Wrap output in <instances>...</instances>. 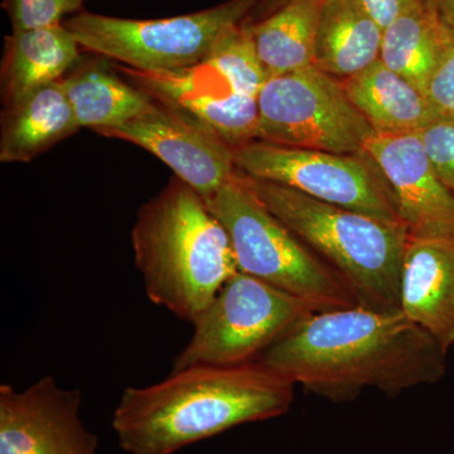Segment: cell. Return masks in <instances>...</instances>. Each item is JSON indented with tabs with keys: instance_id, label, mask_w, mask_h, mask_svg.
I'll return each instance as SVG.
<instances>
[{
	"instance_id": "e0dca14e",
	"label": "cell",
	"mask_w": 454,
	"mask_h": 454,
	"mask_svg": "<svg viewBox=\"0 0 454 454\" xmlns=\"http://www.w3.org/2000/svg\"><path fill=\"white\" fill-rule=\"evenodd\" d=\"M112 62L106 57L90 53L80 57L61 79L82 128L98 131L118 127L140 115L153 100L142 89L119 77Z\"/></svg>"
},
{
	"instance_id": "277c9868",
	"label": "cell",
	"mask_w": 454,
	"mask_h": 454,
	"mask_svg": "<svg viewBox=\"0 0 454 454\" xmlns=\"http://www.w3.org/2000/svg\"><path fill=\"white\" fill-rule=\"evenodd\" d=\"M241 176L265 207L342 278L357 304L400 309V277L409 241L402 223L322 202L274 182Z\"/></svg>"
},
{
	"instance_id": "9a60e30c",
	"label": "cell",
	"mask_w": 454,
	"mask_h": 454,
	"mask_svg": "<svg viewBox=\"0 0 454 454\" xmlns=\"http://www.w3.org/2000/svg\"><path fill=\"white\" fill-rule=\"evenodd\" d=\"M83 50L62 25L13 29L4 40L0 66V92L5 106L35 90L59 82L76 65Z\"/></svg>"
},
{
	"instance_id": "52a82bcc",
	"label": "cell",
	"mask_w": 454,
	"mask_h": 454,
	"mask_svg": "<svg viewBox=\"0 0 454 454\" xmlns=\"http://www.w3.org/2000/svg\"><path fill=\"white\" fill-rule=\"evenodd\" d=\"M313 313L306 301L236 271L192 322V336L173 360L172 372L253 363Z\"/></svg>"
},
{
	"instance_id": "83f0119b",
	"label": "cell",
	"mask_w": 454,
	"mask_h": 454,
	"mask_svg": "<svg viewBox=\"0 0 454 454\" xmlns=\"http://www.w3.org/2000/svg\"><path fill=\"white\" fill-rule=\"evenodd\" d=\"M446 26L454 25V0H427Z\"/></svg>"
},
{
	"instance_id": "d6986e66",
	"label": "cell",
	"mask_w": 454,
	"mask_h": 454,
	"mask_svg": "<svg viewBox=\"0 0 454 454\" xmlns=\"http://www.w3.org/2000/svg\"><path fill=\"white\" fill-rule=\"evenodd\" d=\"M381 28L358 0H325L317 28L315 66L343 80L380 59Z\"/></svg>"
},
{
	"instance_id": "7402d4cb",
	"label": "cell",
	"mask_w": 454,
	"mask_h": 454,
	"mask_svg": "<svg viewBox=\"0 0 454 454\" xmlns=\"http://www.w3.org/2000/svg\"><path fill=\"white\" fill-rule=\"evenodd\" d=\"M207 59L225 73L245 94L258 98L267 82L268 74L260 61L247 22L226 35Z\"/></svg>"
},
{
	"instance_id": "603a6c76",
	"label": "cell",
	"mask_w": 454,
	"mask_h": 454,
	"mask_svg": "<svg viewBox=\"0 0 454 454\" xmlns=\"http://www.w3.org/2000/svg\"><path fill=\"white\" fill-rule=\"evenodd\" d=\"M88 0H4L13 29L43 28L62 25L65 17L82 12Z\"/></svg>"
},
{
	"instance_id": "6da1fadb",
	"label": "cell",
	"mask_w": 454,
	"mask_h": 454,
	"mask_svg": "<svg viewBox=\"0 0 454 454\" xmlns=\"http://www.w3.org/2000/svg\"><path fill=\"white\" fill-rule=\"evenodd\" d=\"M447 351L400 309L363 304L316 312L260 356L264 365L333 403L365 389L396 396L435 384Z\"/></svg>"
},
{
	"instance_id": "ba28073f",
	"label": "cell",
	"mask_w": 454,
	"mask_h": 454,
	"mask_svg": "<svg viewBox=\"0 0 454 454\" xmlns=\"http://www.w3.org/2000/svg\"><path fill=\"white\" fill-rule=\"evenodd\" d=\"M258 112V140L273 145L354 154L376 136L340 80L315 65L269 77Z\"/></svg>"
},
{
	"instance_id": "30bf717a",
	"label": "cell",
	"mask_w": 454,
	"mask_h": 454,
	"mask_svg": "<svg viewBox=\"0 0 454 454\" xmlns=\"http://www.w3.org/2000/svg\"><path fill=\"white\" fill-rule=\"evenodd\" d=\"M115 67L149 97L202 125L234 148L258 140V98L245 94L210 59L163 73L134 70L116 62Z\"/></svg>"
},
{
	"instance_id": "2e32d148",
	"label": "cell",
	"mask_w": 454,
	"mask_h": 454,
	"mask_svg": "<svg viewBox=\"0 0 454 454\" xmlns=\"http://www.w3.org/2000/svg\"><path fill=\"white\" fill-rule=\"evenodd\" d=\"M340 82L351 103L378 136L417 134L444 119L426 92L390 70L380 59Z\"/></svg>"
},
{
	"instance_id": "8fae6325",
	"label": "cell",
	"mask_w": 454,
	"mask_h": 454,
	"mask_svg": "<svg viewBox=\"0 0 454 454\" xmlns=\"http://www.w3.org/2000/svg\"><path fill=\"white\" fill-rule=\"evenodd\" d=\"M82 402L80 390L59 387L51 375L25 390L0 385V454H98Z\"/></svg>"
},
{
	"instance_id": "7c38bea8",
	"label": "cell",
	"mask_w": 454,
	"mask_h": 454,
	"mask_svg": "<svg viewBox=\"0 0 454 454\" xmlns=\"http://www.w3.org/2000/svg\"><path fill=\"white\" fill-rule=\"evenodd\" d=\"M95 133L145 148L205 200L238 170L234 146L154 98L131 121Z\"/></svg>"
},
{
	"instance_id": "4fadbf2b",
	"label": "cell",
	"mask_w": 454,
	"mask_h": 454,
	"mask_svg": "<svg viewBox=\"0 0 454 454\" xmlns=\"http://www.w3.org/2000/svg\"><path fill=\"white\" fill-rule=\"evenodd\" d=\"M365 151L389 182L409 238L454 244V192L435 172L418 134H376Z\"/></svg>"
},
{
	"instance_id": "5b68a950",
	"label": "cell",
	"mask_w": 454,
	"mask_h": 454,
	"mask_svg": "<svg viewBox=\"0 0 454 454\" xmlns=\"http://www.w3.org/2000/svg\"><path fill=\"white\" fill-rule=\"evenodd\" d=\"M206 202L230 236L239 271L291 293L316 312L357 304L342 278L265 207L239 170Z\"/></svg>"
},
{
	"instance_id": "484cf974",
	"label": "cell",
	"mask_w": 454,
	"mask_h": 454,
	"mask_svg": "<svg viewBox=\"0 0 454 454\" xmlns=\"http://www.w3.org/2000/svg\"><path fill=\"white\" fill-rule=\"evenodd\" d=\"M364 9L382 29L390 26L400 14L419 0H358Z\"/></svg>"
},
{
	"instance_id": "f1b7e54d",
	"label": "cell",
	"mask_w": 454,
	"mask_h": 454,
	"mask_svg": "<svg viewBox=\"0 0 454 454\" xmlns=\"http://www.w3.org/2000/svg\"><path fill=\"white\" fill-rule=\"evenodd\" d=\"M448 28H450V33H452V35H453V38H454V25L448 27Z\"/></svg>"
},
{
	"instance_id": "44dd1931",
	"label": "cell",
	"mask_w": 454,
	"mask_h": 454,
	"mask_svg": "<svg viewBox=\"0 0 454 454\" xmlns=\"http://www.w3.org/2000/svg\"><path fill=\"white\" fill-rule=\"evenodd\" d=\"M450 29L427 0H419L382 33L380 61L426 92Z\"/></svg>"
},
{
	"instance_id": "9c48e42d",
	"label": "cell",
	"mask_w": 454,
	"mask_h": 454,
	"mask_svg": "<svg viewBox=\"0 0 454 454\" xmlns=\"http://www.w3.org/2000/svg\"><path fill=\"white\" fill-rule=\"evenodd\" d=\"M235 164L239 172L250 177L375 219L402 223L389 182L366 151L339 154L254 140L235 148Z\"/></svg>"
},
{
	"instance_id": "8992f818",
	"label": "cell",
	"mask_w": 454,
	"mask_h": 454,
	"mask_svg": "<svg viewBox=\"0 0 454 454\" xmlns=\"http://www.w3.org/2000/svg\"><path fill=\"white\" fill-rule=\"evenodd\" d=\"M262 0H227L195 13L160 20H130L82 11L64 26L83 51L148 73L201 64Z\"/></svg>"
},
{
	"instance_id": "3957f363",
	"label": "cell",
	"mask_w": 454,
	"mask_h": 454,
	"mask_svg": "<svg viewBox=\"0 0 454 454\" xmlns=\"http://www.w3.org/2000/svg\"><path fill=\"white\" fill-rule=\"evenodd\" d=\"M131 247L149 300L190 324L239 271L225 227L176 176L139 208Z\"/></svg>"
},
{
	"instance_id": "7a4b0ae2",
	"label": "cell",
	"mask_w": 454,
	"mask_h": 454,
	"mask_svg": "<svg viewBox=\"0 0 454 454\" xmlns=\"http://www.w3.org/2000/svg\"><path fill=\"white\" fill-rule=\"evenodd\" d=\"M295 384L262 361L197 365L124 390L112 427L128 454H173L243 426L288 413Z\"/></svg>"
},
{
	"instance_id": "4316f807",
	"label": "cell",
	"mask_w": 454,
	"mask_h": 454,
	"mask_svg": "<svg viewBox=\"0 0 454 454\" xmlns=\"http://www.w3.org/2000/svg\"><path fill=\"white\" fill-rule=\"evenodd\" d=\"M288 2L289 0H262L247 22L256 23L259 22V20H265V18L271 16L274 12L282 8L283 5H286Z\"/></svg>"
},
{
	"instance_id": "cb8c5ba5",
	"label": "cell",
	"mask_w": 454,
	"mask_h": 454,
	"mask_svg": "<svg viewBox=\"0 0 454 454\" xmlns=\"http://www.w3.org/2000/svg\"><path fill=\"white\" fill-rule=\"evenodd\" d=\"M417 134L435 172L454 192V121L439 119Z\"/></svg>"
},
{
	"instance_id": "ac0fdd59",
	"label": "cell",
	"mask_w": 454,
	"mask_h": 454,
	"mask_svg": "<svg viewBox=\"0 0 454 454\" xmlns=\"http://www.w3.org/2000/svg\"><path fill=\"white\" fill-rule=\"evenodd\" d=\"M80 128L61 80L49 83L3 110L0 160L31 162Z\"/></svg>"
},
{
	"instance_id": "d4e9b609",
	"label": "cell",
	"mask_w": 454,
	"mask_h": 454,
	"mask_svg": "<svg viewBox=\"0 0 454 454\" xmlns=\"http://www.w3.org/2000/svg\"><path fill=\"white\" fill-rule=\"evenodd\" d=\"M426 94L442 118L454 121V38L450 31L427 83Z\"/></svg>"
},
{
	"instance_id": "5bb4252c",
	"label": "cell",
	"mask_w": 454,
	"mask_h": 454,
	"mask_svg": "<svg viewBox=\"0 0 454 454\" xmlns=\"http://www.w3.org/2000/svg\"><path fill=\"white\" fill-rule=\"evenodd\" d=\"M400 310L444 351L453 348V243L409 238L400 277Z\"/></svg>"
},
{
	"instance_id": "ffe728a7",
	"label": "cell",
	"mask_w": 454,
	"mask_h": 454,
	"mask_svg": "<svg viewBox=\"0 0 454 454\" xmlns=\"http://www.w3.org/2000/svg\"><path fill=\"white\" fill-rule=\"evenodd\" d=\"M325 0H289L271 16L247 23L269 77L315 65L317 28Z\"/></svg>"
}]
</instances>
